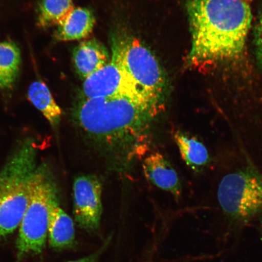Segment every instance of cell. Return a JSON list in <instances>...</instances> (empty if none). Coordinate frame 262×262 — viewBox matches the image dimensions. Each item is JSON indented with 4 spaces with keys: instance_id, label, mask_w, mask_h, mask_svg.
Masks as SVG:
<instances>
[{
    "instance_id": "cell-3",
    "label": "cell",
    "mask_w": 262,
    "mask_h": 262,
    "mask_svg": "<svg viewBox=\"0 0 262 262\" xmlns=\"http://www.w3.org/2000/svg\"><path fill=\"white\" fill-rule=\"evenodd\" d=\"M37 150L35 140L26 139L0 171V240L12 234L24 217L38 166Z\"/></svg>"
},
{
    "instance_id": "cell-4",
    "label": "cell",
    "mask_w": 262,
    "mask_h": 262,
    "mask_svg": "<svg viewBox=\"0 0 262 262\" xmlns=\"http://www.w3.org/2000/svg\"><path fill=\"white\" fill-rule=\"evenodd\" d=\"M60 204L59 190L53 171L48 164L38 166L33 180L30 202L19 225L16 241L18 259L41 253L48 236L50 215Z\"/></svg>"
},
{
    "instance_id": "cell-8",
    "label": "cell",
    "mask_w": 262,
    "mask_h": 262,
    "mask_svg": "<svg viewBox=\"0 0 262 262\" xmlns=\"http://www.w3.org/2000/svg\"><path fill=\"white\" fill-rule=\"evenodd\" d=\"M144 173L157 188L171 192L176 199L182 195L181 182L174 168L161 154L154 152L143 162Z\"/></svg>"
},
{
    "instance_id": "cell-2",
    "label": "cell",
    "mask_w": 262,
    "mask_h": 262,
    "mask_svg": "<svg viewBox=\"0 0 262 262\" xmlns=\"http://www.w3.org/2000/svg\"><path fill=\"white\" fill-rule=\"evenodd\" d=\"M253 0H187L191 33L188 67L236 60L250 31Z\"/></svg>"
},
{
    "instance_id": "cell-17",
    "label": "cell",
    "mask_w": 262,
    "mask_h": 262,
    "mask_svg": "<svg viewBox=\"0 0 262 262\" xmlns=\"http://www.w3.org/2000/svg\"><path fill=\"white\" fill-rule=\"evenodd\" d=\"M101 253V251H99L96 252V253L88 255V256L86 257L81 258L80 259L68 262H98Z\"/></svg>"
},
{
    "instance_id": "cell-15",
    "label": "cell",
    "mask_w": 262,
    "mask_h": 262,
    "mask_svg": "<svg viewBox=\"0 0 262 262\" xmlns=\"http://www.w3.org/2000/svg\"><path fill=\"white\" fill-rule=\"evenodd\" d=\"M73 0H40L37 8L39 27L58 25L74 9Z\"/></svg>"
},
{
    "instance_id": "cell-5",
    "label": "cell",
    "mask_w": 262,
    "mask_h": 262,
    "mask_svg": "<svg viewBox=\"0 0 262 262\" xmlns=\"http://www.w3.org/2000/svg\"><path fill=\"white\" fill-rule=\"evenodd\" d=\"M219 205L229 221L245 224L262 214V172L248 161L222 177Z\"/></svg>"
},
{
    "instance_id": "cell-1",
    "label": "cell",
    "mask_w": 262,
    "mask_h": 262,
    "mask_svg": "<svg viewBox=\"0 0 262 262\" xmlns=\"http://www.w3.org/2000/svg\"><path fill=\"white\" fill-rule=\"evenodd\" d=\"M165 107V100L129 96L81 98L73 117L89 138L111 152L129 157L145 152L147 133Z\"/></svg>"
},
{
    "instance_id": "cell-10",
    "label": "cell",
    "mask_w": 262,
    "mask_h": 262,
    "mask_svg": "<svg viewBox=\"0 0 262 262\" xmlns=\"http://www.w3.org/2000/svg\"><path fill=\"white\" fill-rule=\"evenodd\" d=\"M96 18L86 8H74L60 24L54 37L58 41H70L86 38L93 31Z\"/></svg>"
},
{
    "instance_id": "cell-6",
    "label": "cell",
    "mask_w": 262,
    "mask_h": 262,
    "mask_svg": "<svg viewBox=\"0 0 262 262\" xmlns=\"http://www.w3.org/2000/svg\"><path fill=\"white\" fill-rule=\"evenodd\" d=\"M82 94L84 98L121 95L150 100H165L166 97L141 88L113 51L109 63L84 81Z\"/></svg>"
},
{
    "instance_id": "cell-12",
    "label": "cell",
    "mask_w": 262,
    "mask_h": 262,
    "mask_svg": "<svg viewBox=\"0 0 262 262\" xmlns=\"http://www.w3.org/2000/svg\"><path fill=\"white\" fill-rule=\"evenodd\" d=\"M48 236L49 244L56 250L72 247L75 241V227L73 219L61 208L54 206L51 213Z\"/></svg>"
},
{
    "instance_id": "cell-9",
    "label": "cell",
    "mask_w": 262,
    "mask_h": 262,
    "mask_svg": "<svg viewBox=\"0 0 262 262\" xmlns=\"http://www.w3.org/2000/svg\"><path fill=\"white\" fill-rule=\"evenodd\" d=\"M111 57L104 46L96 39L84 41L74 49V67L84 81L109 63Z\"/></svg>"
},
{
    "instance_id": "cell-14",
    "label": "cell",
    "mask_w": 262,
    "mask_h": 262,
    "mask_svg": "<svg viewBox=\"0 0 262 262\" xmlns=\"http://www.w3.org/2000/svg\"><path fill=\"white\" fill-rule=\"evenodd\" d=\"M21 52L12 41L0 42V90L12 89L19 74Z\"/></svg>"
},
{
    "instance_id": "cell-13",
    "label": "cell",
    "mask_w": 262,
    "mask_h": 262,
    "mask_svg": "<svg viewBox=\"0 0 262 262\" xmlns=\"http://www.w3.org/2000/svg\"><path fill=\"white\" fill-rule=\"evenodd\" d=\"M28 97L33 105L43 115L52 128L57 129L61 122L62 111L47 85L40 80L33 82L29 86Z\"/></svg>"
},
{
    "instance_id": "cell-11",
    "label": "cell",
    "mask_w": 262,
    "mask_h": 262,
    "mask_svg": "<svg viewBox=\"0 0 262 262\" xmlns=\"http://www.w3.org/2000/svg\"><path fill=\"white\" fill-rule=\"evenodd\" d=\"M173 139L183 160L193 171L201 172L210 165V154L202 141L180 130L176 131Z\"/></svg>"
},
{
    "instance_id": "cell-18",
    "label": "cell",
    "mask_w": 262,
    "mask_h": 262,
    "mask_svg": "<svg viewBox=\"0 0 262 262\" xmlns=\"http://www.w3.org/2000/svg\"><path fill=\"white\" fill-rule=\"evenodd\" d=\"M260 227H261V228L262 229V219H261V220L260 221Z\"/></svg>"
},
{
    "instance_id": "cell-16",
    "label": "cell",
    "mask_w": 262,
    "mask_h": 262,
    "mask_svg": "<svg viewBox=\"0 0 262 262\" xmlns=\"http://www.w3.org/2000/svg\"><path fill=\"white\" fill-rule=\"evenodd\" d=\"M254 51L257 63L262 68V11L255 27Z\"/></svg>"
},
{
    "instance_id": "cell-7",
    "label": "cell",
    "mask_w": 262,
    "mask_h": 262,
    "mask_svg": "<svg viewBox=\"0 0 262 262\" xmlns=\"http://www.w3.org/2000/svg\"><path fill=\"white\" fill-rule=\"evenodd\" d=\"M73 190L75 221L86 231H96L103 210L100 180L93 175L78 176L74 180Z\"/></svg>"
}]
</instances>
